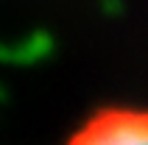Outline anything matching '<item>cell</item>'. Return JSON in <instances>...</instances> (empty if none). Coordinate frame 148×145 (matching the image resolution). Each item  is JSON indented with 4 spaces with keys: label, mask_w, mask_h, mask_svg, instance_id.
Instances as JSON below:
<instances>
[{
    "label": "cell",
    "mask_w": 148,
    "mask_h": 145,
    "mask_svg": "<svg viewBox=\"0 0 148 145\" xmlns=\"http://www.w3.org/2000/svg\"><path fill=\"white\" fill-rule=\"evenodd\" d=\"M64 145H148V103H101L75 123Z\"/></svg>",
    "instance_id": "cell-1"
}]
</instances>
